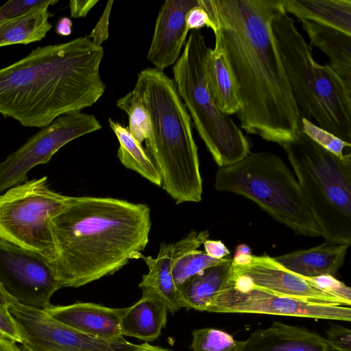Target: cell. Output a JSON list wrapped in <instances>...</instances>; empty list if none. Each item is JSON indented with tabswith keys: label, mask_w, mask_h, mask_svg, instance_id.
I'll list each match as a JSON object with an SVG mask.
<instances>
[{
	"label": "cell",
	"mask_w": 351,
	"mask_h": 351,
	"mask_svg": "<svg viewBox=\"0 0 351 351\" xmlns=\"http://www.w3.org/2000/svg\"><path fill=\"white\" fill-rule=\"evenodd\" d=\"M215 26L232 75L241 127L284 145L300 132L302 114L272 36L271 23L282 0H198Z\"/></svg>",
	"instance_id": "6da1fadb"
},
{
	"label": "cell",
	"mask_w": 351,
	"mask_h": 351,
	"mask_svg": "<svg viewBox=\"0 0 351 351\" xmlns=\"http://www.w3.org/2000/svg\"><path fill=\"white\" fill-rule=\"evenodd\" d=\"M151 226L146 204L71 197L49 221L54 278L62 288L79 287L114 274L145 249Z\"/></svg>",
	"instance_id": "7a4b0ae2"
},
{
	"label": "cell",
	"mask_w": 351,
	"mask_h": 351,
	"mask_svg": "<svg viewBox=\"0 0 351 351\" xmlns=\"http://www.w3.org/2000/svg\"><path fill=\"white\" fill-rule=\"evenodd\" d=\"M104 54L88 36L36 47L0 69V113L25 127L44 128L93 106L106 88L99 73Z\"/></svg>",
	"instance_id": "3957f363"
},
{
	"label": "cell",
	"mask_w": 351,
	"mask_h": 351,
	"mask_svg": "<svg viewBox=\"0 0 351 351\" xmlns=\"http://www.w3.org/2000/svg\"><path fill=\"white\" fill-rule=\"evenodd\" d=\"M149 112L154 146L147 152L157 165L162 188L176 204L202 200V180L191 117L173 79L147 68L132 90Z\"/></svg>",
	"instance_id": "277c9868"
},
{
	"label": "cell",
	"mask_w": 351,
	"mask_h": 351,
	"mask_svg": "<svg viewBox=\"0 0 351 351\" xmlns=\"http://www.w3.org/2000/svg\"><path fill=\"white\" fill-rule=\"evenodd\" d=\"M271 28L300 113L351 144V87L328 64L315 60L310 46L283 4L273 18Z\"/></svg>",
	"instance_id": "5b68a950"
},
{
	"label": "cell",
	"mask_w": 351,
	"mask_h": 351,
	"mask_svg": "<svg viewBox=\"0 0 351 351\" xmlns=\"http://www.w3.org/2000/svg\"><path fill=\"white\" fill-rule=\"evenodd\" d=\"M320 236L351 243V154L336 156L301 130L283 146Z\"/></svg>",
	"instance_id": "8992f818"
},
{
	"label": "cell",
	"mask_w": 351,
	"mask_h": 351,
	"mask_svg": "<svg viewBox=\"0 0 351 351\" xmlns=\"http://www.w3.org/2000/svg\"><path fill=\"white\" fill-rule=\"evenodd\" d=\"M214 186L219 191L244 196L297 234L320 236L298 182L278 156L250 153L237 163L220 167Z\"/></svg>",
	"instance_id": "52a82bcc"
},
{
	"label": "cell",
	"mask_w": 351,
	"mask_h": 351,
	"mask_svg": "<svg viewBox=\"0 0 351 351\" xmlns=\"http://www.w3.org/2000/svg\"><path fill=\"white\" fill-rule=\"evenodd\" d=\"M209 49L202 32L191 30L173 67V80L200 138L220 168L243 159L250 153V145L232 119L219 111L210 93L204 73Z\"/></svg>",
	"instance_id": "ba28073f"
},
{
	"label": "cell",
	"mask_w": 351,
	"mask_h": 351,
	"mask_svg": "<svg viewBox=\"0 0 351 351\" xmlns=\"http://www.w3.org/2000/svg\"><path fill=\"white\" fill-rule=\"evenodd\" d=\"M70 197L51 190L47 176L10 188L0 195V238L51 261L54 247L49 221Z\"/></svg>",
	"instance_id": "9c48e42d"
},
{
	"label": "cell",
	"mask_w": 351,
	"mask_h": 351,
	"mask_svg": "<svg viewBox=\"0 0 351 351\" xmlns=\"http://www.w3.org/2000/svg\"><path fill=\"white\" fill-rule=\"evenodd\" d=\"M101 128L93 114L81 111L57 117L0 162V192L26 182L32 168L48 163L70 141Z\"/></svg>",
	"instance_id": "30bf717a"
},
{
	"label": "cell",
	"mask_w": 351,
	"mask_h": 351,
	"mask_svg": "<svg viewBox=\"0 0 351 351\" xmlns=\"http://www.w3.org/2000/svg\"><path fill=\"white\" fill-rule=\"evenodd\" d=\"M23 339V351H137L124 337H93L60 322L45 309L14 302L8 306Z\"/></svg>",
	"instance_id": "8fae6325"
},
{
	"label": "cell",
	"mask_w": 351,
	"mask_h": 351,
	"mask_svg": "<svg viewBox=\"0 0 351 351\" xmlns=\"http://www.w3.org/2000/svg\"><path fill=\"white\" fill-rule=\"evenodd\" d=\"M210 313H256L350 322V306L285 296L256 287L238 288L226 282L213 298Z\"/></svg>",
	"instance_id": "7c38bea8"
},
{
	"label": "cell",
	"mask_w": 351,
	"mask_h": 351,
	"mask_svg": "<svg viewBox=\"0 0 351 351\" xmlns=\"http://www.w3.org/2000/svg\"><path fill=\"white\" fill-rule=\"evenodd\" d=\"M0 284L18 303L41 309L62 288L43 256L1 238Z\"/></svg>",
	"instance_id": "4fadbf2b"
},
{
	"label": "cell",
	"mask_w": 351,
	"mask_h": 351,
	"mask_svg": "<svg viewBox=\"0 0 351 351\" xmlns=\"http://www.w3.org/2000/svg\"><path fill=\"white\" fill-rule=\"evenodd\" d=\"M227 282L238 288L256 287L312 302L350 306L345 300L320 288L312 278L285 269L267 254H252L241 264L232 261Z\"/></svg>",
	"instance_id": "5bb4252c"
},
{
	"label": "cell",
	"mask_w": 351,
	"mask_h": 351,
	"mask_svg": "<svg viewBox=\"0 0 351 351\" xmlns=\"http://www.w3.org/2000/svg\"><path fill=\"white\" fill-rule=\"evenodd\" d=\"M198 0H167L161 5L147 58L162 71L180 58L188 32L186 16Z\"/></svg>",
	"instance_id": "9a60e30c"
},
{
	"label": "cell",
	"mask_w": 351,
	"mask_h": 351,
	"mask_svg": "<svg viewBox=\"0 0 351 351\" xmlns=\"http://www.w3.org/2000/svg\"><path fill=\"white\" fill-rule=\"evenodd\" d=\"M126 308L77 302L65 306L50 304L45 310L60 322L81 332L117 339L123 337L120 331V320Z\"/></svg>",
	"instance_id": "2e32d148"
},
{
	"label": "cell",
	"mask_w": 351,
	"mask_h": 351,
	"mask_svg": "<svg viewBox=\"0 0 351 351\" xmlns=\"http://www.w3.org/2000/svg\"><path fill=\"white\" fill-rule=\"evenodd\" d=\"M243 351H330L324 339L304 328L274 322L245 340Z\"/></svg>",
	"instance_id": "e0dca14e"
},
{
	"label": "cell",
	"mask_w": 351,
	"mask_h": 351,
	"mask_svg": "<svg viewBox=\"0 0 351 351\" xmlns=\"http://www.w3.org/2000/svg\"><path fill=\"white\" fill-rule=\"evenodd\" d=\"M349 245L324 243L273 258L285 269L306 278L335 276L343 265Z\"/></svg>",
	"instance_id": "ac0fdd59"
},
{
	"label": "cell",
	"mask_w": 351,
	"mask_h": 351,
	"mask_svg": "<svg viewBox=\"0 0 351 351\" xmlns=\"http://www.w3.org/2000/svg\"><path fill=\"white\" fill-rule=\"evenodd\" d=\"M167 307L156 295L143 293L142 298L128 307L120 320L122 336L152 341L159 337L167 323Z\"/></svg>",
	"instance_id": "d6986e66"
},
{
	"label": "cell",
	"mask_w": 351,
	"mask_h": 351,
	"mask_svg": "<svg viewBox=\"0 0 351 351\" xmlns=\"http://www.w3.org/2000/svg\"><path fill=\"white\" fill-rule=\"evenodd\" d=\"M139 258L144 261L149 269L138 285L143 293L158 297L172 313L180 309L182 307L180 293L175 284L171 271V244L162 243L156 258L140 253L137 257Z\"/></svg>",
	"instance_id": "ffe728a7"
},
{
	"label": "cell",
	"mask_w": 351,
	"mask_h": 351,
	"mask_svg": "<svg viewBox=\"0 0 351 351\" xmlns=\"http://www.w3.org/2000/svg\"><path fill=\"white\" fill-rule=\"evenodd\" d=\"M302 23L311 45L328 58V65L351 87V34L308 20Z\"/></svg>",
	"instance_id": "44dd1931"
},
{
	"label": "cell",
	"mask_w": 351,
	"mask_h": 351,
	"mask_svg": "<svg viewBox=\"0 0 351 351\" xmlns=\"http://www.w3.org/2000/svg\"><path fill=\"white\" fill-rule=\"evenodd\" d=\"M232 259L207 267L184 282L179 288L182 307L207 311L215 295L228 281Z\"/></svg>",
	"instance_id": "7402d4cb"
},
{
	"label": "cell",
	"mask_w": 351,
	"mask_h": 351,
	"mask_svg": "<svg viewBox=\"0 0 351 351\" xmlns=\"http://www.w3.org/2000/svg\"><path fill=\"white\" fill-rule=\"evenodd\" d=\"M285 10L351 34V0H282Z\"/></svg>",
	"instance_id": "603a6c76"
},
{
	"label": "cell",
	"mask_w": 351,
	"mask_h": 351,
	"mask_svg": "<svg viewBox=\"0 0 351 351\" xmlns=\"http://www.w3.org/2000/svg\"><path fill=\"white\" fill-rule=\"evenodd\" d=\"M208 230L197 232L192 230L184 239L171 244L173 278L177 287L202 270L219 264L226 258L217 259L209 256L198 248L208 239Z\"/></svg>",
	"instance_id": "cb8c5ba5"
},
{
	"label": "cell",
	"mask_w": 351,
	"mask_h": 351,
	"mask_svg": "<svg viewBox=\"0 0 351 351\" xmlns=\"http://www.w3.org/2000/svg\"><path fill=\"white\" fill-rule=\"evenodd\" d=\"M204 73L208 90L219 111L228 116L237 114L239 102L234 84L224 54L217 43L208 51Z\"/></svg>",
	"instance_id": "d4e9b609"
},
{
	"label": "cell",
	"mask_w": 351,
	"mask_h": 351,
	"mask_svg": "<svg viewBox=\"0 0 351 351\" xmlns=\"http://www.w3.org/2000/svg\"><path fill=\"white\" fill-rule=\"evenodd\" d=\"M51 16L48 8H43L0 21V47L42 40L52 27Z\"/></svg>",
	"instance_id": "484cf974"
},
{
	"label": "cell",
	"mask_w": 351,
	"mask_h": 351,
	"mask_svg": "<svg viewBox=\"0 0 351 351\" xmlns=\"http://www.w3.org/2000/svg\"><path fill=\"white\" fill-rule=\"evenodd\" d=\"M108 122L119 143L117 157L121 162L126 168L136 171L154 184L161 186L160 171L142 144L134 138L128 127L110 118Z\"/></svg>",
	"instance_id": "4316f807"
},
{
	"label": "cell",
	"mask_w": 351,
	"mask_h": 351,
	"mask_svg": "<svg viewBox=\"0 0 351 351\" xmlns=\"http://www.w3.org/2000/svg\"><path fill=\"white\" fill-rule=\"evenodd\" d=\"M117 106L127 114L131 134L141 144L145 141L147 152L151 150L154 146L153 124L149 112L139 97L132 90L117 100Z\"/></svg>",
	"instance_id": "83f0119b"
},
{
	"label": "cell",
	"mask_w": 351,
	"mask_h": 351,
	"mask_svg": "<svg viewBox=\"0 0 351 351\" xmlns=\"http://www.w3.org/2000/svg\"><path fill=\"white\" fill-rule=\"evenodd\" d=\"M245 340L234 339L229 333L217 328L197 329L192 332L193 351H243Z\"/></svg>",
	"instance_id": "f1b7e54d"
},
{
	"label": "cell",
	"mask_w": 351,
	"mask_h": 351,
	"mask_svg": "<svg viewBox=\"0 0 351 351\" xmlns=\"http://www.w3.org/2000/svg\"><path fill=\"white\" fill-rule=\"evenodd\" d=\"M300 130L315 143L336 156H343V149L351 147V144L315 125L304 116L300 119Z\"/></svg>",
	"instance_id": "f546056e"
},
{
	"label": "cell",
	"mask_w": 351,
	"mask_h": 351,
	"mask_svg": "<svg viewBox=\"0 0 351 351\" xmlns=\"http://www.w3.org/2000/svg\"><path fill=\"white\" fill-rule=\"evenodd\" d=\"M58 2L57 0L9 1L0 7V21L21 16L34 9L49 8Z\"/></svg>",
	"instance_id": "4dcf8cb0"
},
{
	"label": "cell",
	"mask_w": 351,
	"mask_h": 351,
	"mask_svg": "<svg viewBox=\"0 0 351 351\" xmlns=\"http://www.w3.org/2000/svg\"><path fill=\"white\" fill-rule=\"evenodd\" d=\"M324 340L330 350L351 351V331L348 328L332 326L327 330Z\"/></svg>",
	"instance_id": "1f68e13d"
},
{
	"label": "cell",
	"mask_w": 351,
	"mask_h": 351,
	"mask_svg": "<svg viewBox=\"0 0 351 351\" xmlns=\"http://www.w3.org/2000/svg\"><path fill=\"white\" fill-rule=\"evenodd\" d=\"M312 278L320 288L351 304V289L344 283L332 276H322Z\"/></svg>",
	"instance_id": "d6a6232c"
},
{
	"label": "cell",
	"mask_w": 351,
	"mask_h": 351,
	"mask_svg": "<svg viewBox=\"0 0 351 351\" xmlns=\"http://www.w3.org/2000/svg\"><path fill=\"white\" fill-rule=\"evenodd\" d=\"M204 27L211 29L213 32L215 29L208 14L198 1L197 5L190 9L186 14V28L189 32L190 30H199Z\"/></svg>",
	"instance_id": "836d02e7"
},
{
	"label": "cell",
	"mask_w": 351,
	"mask_h": 351,
	"mask_svg": "<svg viewBox=\"0 0 351 351\" xmlns=\"http://www.w3.org/2000/svg\"><path fill=\"white\" fill-rule=\"evenodd\" d=\"M0 335L15 343H23L18 326L12 317L8 307L0 304Z\"/></svg>",
	"instance_id": "e575fe53"
},
{
	"label": "cell",
	"mask_w": 351,
	"mask_h": 351,
	"mask_svg": "<svg viewBox=\"0 0 351 351\" xmlns=\"http://www.w3.org/2000/svg\"><path fill=\"white\" fill-rule=\"evenodd\" d=\"M113 1H108L106 7L88 38L95 44L101 46V44L109 37L108 25Z\"/></svg>",
	"instance_id": "d590c367"
},
{
	"label": "cell",
	"mask_w": 351,
	"mask_h": 351,
	"mask_svg": "<svg viewBox=\"0 0 351 351\" xmlns=\"http://www.w3.org/2000/svg\"><path fill=\"white\" fill-rule=\"evenodd\" d=\"M99 2L98 0H73L69 1L71 16L85 18L89 11Z\"/></svg>",
	"instance_id": "8d00e7d4"
},
{
	"label": "cell",
	"mask_w": 351,
	"mask_h": 351,
	"mask_svg": "<svg viewBox=\"0 0 351 351\" xmlns=\"http://www.w3.org/2000/svg\"><path fill=\"white\" fill-rule=\"evenodd\" d=\"M203 245L206 254L212 258L221 259L230 254V250L221 241L207 239Z\"/></svg>",
	"instance_id": "74e56055"
},
{
	"label": "cell",
	"mask_w": 351,
	"mask_h": 351,
	"mask_svg": "<svg viewBox=\"0 0 351 351\" xmlns=\"http://www.w3.org/2000/svg\"><path fill=\"white\" fill-rule=\"evenodd\" d=\"M71 20L68 17L61 18L56 25V31L58 35L69 36L72 32Z\"/></svg>",
	"instance_id": "f35d334b"
},
{
	"label": "cell",
	"mask_w": 351,
	"mask_h": 351,
	"mask_svg": "<svg viewBox=\"0 0 351 351\" xmlns=\"http://www.w3.org/2000/svg\"><path fill=\"white\" fill-rule=\"evenodd\" d=\"M0 351H23L16 343L0 335Z\"/></svg>",
	"instance_id": "ab89813d"
},
{
	"label": "cell",
	"mask_w": 351,
	"mask_h": 351,
	"mask_svg": "<svg viewBox=\"0 0 351 351\" xmlns=\"http://www.w3.org/2000/svg\"><path fill=\"white\" fill-rule=\"evenodd\" d=\"M14 302H16V301L7 293L0 284V304L8 307Z\"/></svg>",
	"instance_id": "60d3db41"
},
{
	"label": "cell",
	"mask_w": 351,
	"mask_h": 351,
	"mask_svg": "<svg viewBox=\"0 0 351 351\" xmlns=\"http://www.w3.org/2000/svg\"><path fill=\"white\" fill-rule=\"evenodd\" d=\"M137 351H170L158 346H151L147 343L141 344V347Z\"/></svg>",
	"instance_id": "b9f144b4"
}]
</instances>
